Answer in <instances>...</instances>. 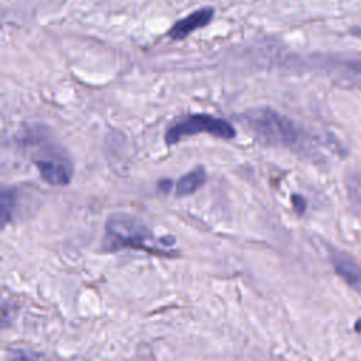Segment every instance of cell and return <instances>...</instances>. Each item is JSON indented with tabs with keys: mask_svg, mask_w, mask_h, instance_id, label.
<instances>
[{
	"mask_svg": "<svg viewBox=\"0 0 361 361\" xmlns=\"http://www.w3.org/2000/svg\"><path fill=\"white\" fill-rule=\"evenodd\" d=\"M18 144L30 154L44 182L52 186H65L71 182L72 159L66 149L52 140L47 127L34 124L24 128L18 137Z\"/></svg>",
	"mask_w": 361,
	"mask_h": 361,
	"instance_id": "6da1fadb",
	"label": "cell"
},
{
	"mask_svg": "<svg viewBox=\"0 0 361 361\" xmlns=\"http://www.w3.org/2000/svg\"><path fill=\"white\" fill-rule=\"evenodd\" d=\"M107 238L111 245L140 248L155 254H164V248L173 244V238H155L151 230L138 219L128 214H113L106 223Z\"/></svg>",
	"mask_w": 361,
	"mask_h": 361,
	"instance_id": "3957f363",
	"label": "cell"
},
{
	"mask_svg": "<svg viewBox=\"0 0 361 361\" xmlns=\"http://www.w3.org/2000/svg\"><path fill=\"white\" fill-rule=\"evenodd\" d=\"M171 186H172V182H171L169 179H161V180L158 182V189L162 190V192H165V193L171 190Z\"/></svg>",
	"mask_w": 361,
	"mask_h": 361,
	"instance_id": "8fae6325",
	"label": "cell"
},
{
	"mask_svg": "<svg viewBox=\"0 0 361 361\" xmlns=\"http://www.w3.org/2000/svg\"><path fill=\"white\" fill-rule=\"evenodd\" d=\"M341 75L355 85H361V59L347 61L341 65Z\"/></svg>",
	"mask_w": 361,
	"mask_h": 361,
	"instance_id": "9c48e42d",
	"label": "cell"
},
{
	"mask_svg": "<svg viewBox=\"0 0 361 361\" xmlns=\"http://www.w3.org/2000/svg\"><path fill=\"white\" fill-rule=\"evenodd\" d=\"M214 16V8L207 6V7H200L192 13H189L186 17L178 20L168 31V37L172 38L173 41H179L186 38L189 34L193 31L206 27Z\"/></svg>",
	"mask_w": 361,
	"mask_h": 361,
	"instance_id": "5b68a950",
	"label": "cell"
},
{
	"mask_svg": "<svg viewBox=\"0 0 361 361\" xmlns=\"http://www.w3.org/2000/svg\"><path fill=\"white\" fill-rule=\"evenodd\" d=\"M197 134H210L223 140H233L237 133L234 126L221 118L206 113L188 114L173 124H171L164 134V141L166 145H175L182 138Z\"/></svg>",
	"mask_w": 361,
	"mask_h": 361,
	"instance_id": "277c9868",
	"label": "cell"
},
{
	"mask_svg": "<svg viewBox=\"0 0 361 361\" xmlns=\"http://www.w3.org/2000/svg\"><path fill=\"white\" fill-rule=\"evenodd\" d=\"M241 120L255 138L267 145L296 148L305 140L302 128L293 120L271 107L248 110Z\"/></svg>",
	"mask_w": 361,
	"mask_h": 361,
	"instance_id": "7a4b0ae2",
	"label": "cell"
},
{
	"mask_svg": "<svg viewBox=\"0 0 361 361\" xmlns=\"http://www.w3.org/2000/svg\"><path fill=\"white\" fill-rule=\"evenodd\" d=\"M206 171L203 166H196L192 171L186 172L178 182H176V196H188L199 190L206 183Z\"/></svg>",
	"mask_w": 361,
	"mask_h": 361,
	"instance_id": "52a82bcc",
	"label": "cell"
},
{
	"mask_svg": "<svg viewBox=\"0 0 361 361\" xmlns=\"http://www.w3.org/2000/svg\"><path fill=\"white\" fill-rule=\"evenodd\" d=\"M331 262L340 278H343L347 285L361 293V265L347 254L337 251L331 252Z\"/></svg>",
	"mask_w": 361,
	"mask_h": 361,
	"instance_id": "8992f818",
	"label": "cell"
},
{
	"mask_svg": "<svg viewBox=\"0 0 361 361\" xmlns=\"http://www.w3.org/2000/svg\"><path fill=\"white\" fill-rule=\"evenodd\" d=\"M292 203H293V207L295 210L302 214L305 212V207H306V200L300 196V195H292Z\"/></svg>",
	"mask_w": 361,
	"mask_h": 361,
	"instance_id": "30bf717a",
	"label": "cell"
},
{
	"mask_svg": "<svg viewBox=\"0 0 361 361\" xmlns=\"http://www.w3.org/2000/svg\"><path fill=\"white\" fill-rule=\"evenodd\" d=\"M18 197H20V190L16 186L10 188H3L1 190V224L6 226L8 221L13 220L17 206H18Z\"/></svg>",
	"mask_w": 361,
	"mask_h": 361,
	"instance_id": "ba28073f",
	"label": "cell"
}]
</instances>
